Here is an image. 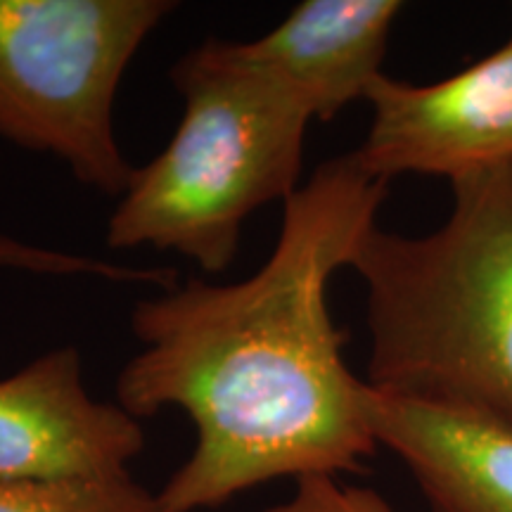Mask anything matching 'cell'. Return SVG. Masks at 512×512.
<instances>
[{
    "mask_svg": "<svg viewBox=\"0 0 512 512\" xmlns=\"http://www.w3.org/2000/svg\"><path fill=\"white\" fill-rule=\"evenodd\" d=\"M387 190L354 152L328 159L283 204L273 252L252 275L188 278L136 304L143 349L119 370L117 403L138 420L178 408L197 434L157 494L164 512L221 508L280 477L356 475L380 448L328 290Z\"/></svg>",
    "mask_w": 512,
    "mask_h": 512,
    "instance_id": "cell-1",
    "label": "cell"
},
{
    "mask_svg": "<svg viewBox=\"0 0 512 512\" xmlns=\"http://www.w3.org/2000/svg\"><path fill=\"white\" fill-rule=\"evenodd\" d=\"M448 185L437 228L375 226L351 259L366 285V382L512 425V162Z\"/></svg>",
    "mask_w": 512,
    "mask_h": 512,
    "instance_id": "cell-2",
    "label": "cell"
},
{
    "mask_svg": "<svg viewBox=\"0 0 512 512\" xmlns=\"http://www.w3.org/2000/svg\"><path fill=\"white\" fill-rule=\"evenodd\" d=\"M171 83L181 121L164 150L136 166L105 242L176 252L219 275L238 256L249 216L302 188L313 114L247 43L204 41L174 64Z\"/></svg>",
    "mask_w": 512,
    "mask_h": 512,
    "instance_id": "cell-3",
    "label": "cell"
},
{
    "mask_svg": "<svg viewBox=\"0 0 512 512\" xmlns=\"http://www.w3.org/2000/svg\"><path fill=\"white\" fill-rule=\"evenodd\" d=\"M171 0H0V138L46 152L119 200L136 166L114 133L133 57Z\"/></svg>",
    "mask_w": 512,
    "mask_h": 512,
    "instance_id": "cell-4",
    "label": "cell"
},
{
    "mask_svg": "<svg viewBox=\"0 0 512 512\" xmlns=\"http://www.w3.org/2000/svg\"><path fill=\"white\" fill-rule=\"evenodd\" d=\"M366 102L370 126L354 157L384 183L406 174L453 183L512 162V36L441 81L384 74Z\"/></svg>",
    "mask_w": 512,
    "mask_h": 512,
    "instance_id": "cell-5",
    "label": "cell"
},
{
    "mask_svg": "<svg viewBox=\"0 0 512 512\" xmlns=\"http://www.w3.org/2000/svg\"><path fill=\"white\" fill-rule=\"evenodd\" d=\"M143 448L140 420L86 389L76 347L0 380V482L124 475Z\"/></svg>",
    "mask_w": 512,
    "mask_h": 512,
    "instance_id": "cell-6",
    "label": "cell"
},
{
    "mask_svg": "<svg viewBox=\"0 0 512 512\" xmlns=\"http://www.w3.org/2000/svg\"><path fill=\"white\" fill-rule=\"evenodd\" d=\"M377 446L406 465L432 512H512V425L456 403L363 384Z\"/></svg>",
    "mask_w": 512,
    "mask_h": 512,
    "instance_id": "cell-7",
    "label": "cell"
},
{
    "mask_svg": "<svg viewBox=\"0 0 512 512\" xmlns=\"http://www.w3.org/2000/svg\"><path fill=\"white\" fill-rule=\"evenodd\" d=\"M399 0H304L247 50L285 79L313 119H335L382 79Z\"/></svg>",
    "mask_w": 512,
    "mask_h": 512,
    "instance_id": "cell-8",
    "label": "cell"
},
{
    "mask_svg": "<svg viewBox=\"0 0 512 512\" xmlns=\"http://www.w3.org/2000/svg\"><path fill=\"white\" fill-rule=\"evenodd\" d=\"M0 512H164L131 472L112 477L0 482Z\"/></svg>",
    "mask_w": 512,
    "mask_h": 512,
    "instance_id": "cell-9",
    "label": "cell"
},
{
    "mask_svg": "<svg viewBox=\"0 0 512 512\" xmlns=\"http://www.w3.org/2000/svg\"><path fill=\"white\" fill-rule=\"evenodd\" d=\"M0 271L50 275V278H98L107 283L152 285L159 290H169L178 283L174 268L126 266L100 256L43 247L5 233H0Z\"/></svg>",
    "mask_w": 512,
    "mask_h": 512,
    "instance_id": "cell-10",
    "label": "cell"
},
{
    "mask_svg": "<svg viewBox=\"0 0 512 512\" xmlns=\"http://www.w3.org/2000/svg\"><path fill=\"white\" fill-rule=\"evenodd\" d=\"M264 512H396L384 496L366 486H349L339 477L297 479L287 501Z\"/></svg>",
    "mask_w": 512,
    "mask_h": 512,
    "instance_id": "cell-11",
    "label": "cell"
}]
</instances>
